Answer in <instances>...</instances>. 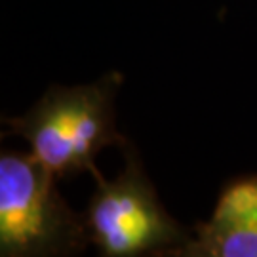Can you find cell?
<instances>
[{
	"instance_id": "cell-1",
	"label": "cell",
	"mask_w": 257,
	"mask_h": 257,
	"mask_svg": "<svg viewBox=\"0 0 257 257\" xmlns=\"http://www.w3.org/2000/svg\"><path fill=\"white\" fill-rule=\"evenodd\" d=\"M46 196L35 168L18 156L0 160V240L4 248H23L42 236Z\"/></svg>"
},
{
	"instance_id": "cell-2",
	"label": "cell",
	"mask_w": 257,
	"mask_h": 257,
	"mask_svg": "<svg viewBox=\"0 0 257 257\" xmlns=\"http://www.w3.org/2000/svg\"><path fill=\"white\" fill-rule=\"evenodd\" d=\"M76 107L55 110L38 128L33 149L37 162L48 172H57L67 166L74 156L73 128L76 120Z\"/></svg>"
},
{
	"instance_id": "cell-3",
	"label": "cell",
	"mask_w": 257,
	"mask_h": 257,
	"mask_svg": "<svg viewBox=\"0 0 257 257\" xmlns=\"http://www.w3.org/2000/svg\"><path fill=\"white\" fill-rule=\"evenodd\" d=\"M156 219L153 210L147 202H143L134 193H109L105 194L93 208V227L97 234L103 236L105 232L134 223Z\"/></svg>"
},
{
	"instance_id": "cell-4",
	"label": "cell",
	"mask_w": 257,
	"mask_h": 257,
	"mask_svg": "<svg viewBox=\"0 0 257 257\" xmlns=\"http://www.w3.org/2000/svg\"><path fill=\"white\" fill-rule=\"evenodd\" d=\"M211 238L215 255L257 257V210L229 223H213Z\"/></svg>"
},
{
	"instance_id": "cell-5",
	"label": "cell",
	"mask_w": 257,
	"mask_h": 257,
	"mask_svg": "<svg viewBox=\"0 0 257 257\" xmlns=\"http://www.w3.org/2000/svg\"><path fill=\"white\" fill-rule=\"evenodd\" d=\"M156 229H158L156 219L143 221V223H134V225L109 230L103 234L101 240L110 253H130V251L143 248L156 234Z\"/></svg>"
},
{
	"instance_id": "cell-6",
	"label": "cell",
	"mask_w": 257,
	"mask_h": 257,
	"mask_svg": "<svg viewBox=\"0 0 257 257\" xmlns=\"http://www.w3.org/2000/svg\"><path fill=\"white\" fill-rule=\"evenodd\" d=\"M97 136V120L93 118V114L86 109H78L76 120H74L73 128V145L74 155L82 156L86 155L92 147L93 139Z\"/></svg>"
}]
</instances>
